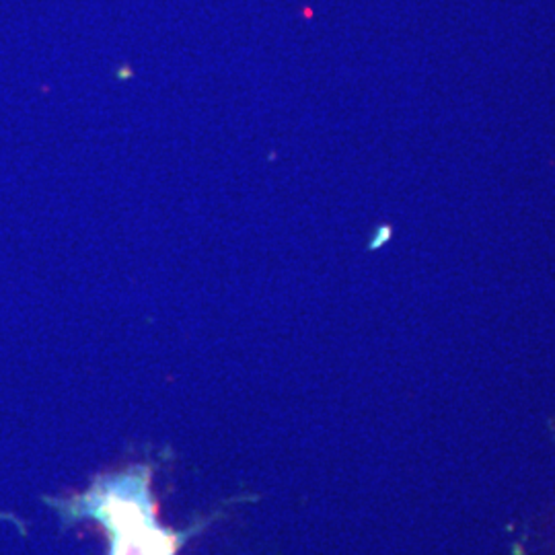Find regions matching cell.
<instances>
[{"instance_id":"cell-1","label":"cell","mask_w":555,"mask_h":555,"mask_svg":"<svg viewBox=\"0 0 555 555\" xmlns=\"http://www.w3.org/2000/svg\"><path fill=\"white\" fill-rule=\"evenodd\" d=\"M54 504L64 522L101 524L109 539V555H177L204 526L202 522L190 531H175L160 524L151 465L97 476L86 492Z\"/></svg>"}]
</instances>
